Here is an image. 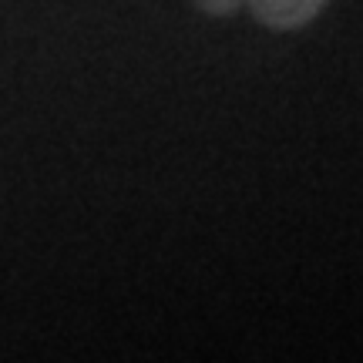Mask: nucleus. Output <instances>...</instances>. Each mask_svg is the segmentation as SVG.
<instances>
[{"label":"nucleus","instance_id":"obj_1","mask_svg":"<svg viewBox=\"0 0 363 363\" xmlns=\"http://www.w3.org/2000/svg\"><path fill=\"white\" fill-rule=\"evenodd\" d=\"M242 4L272 30H296L326 7V0H195V7L206 13H233Z\"/></svg>","mask_w":363,"mask_h":363}]
</instances>
